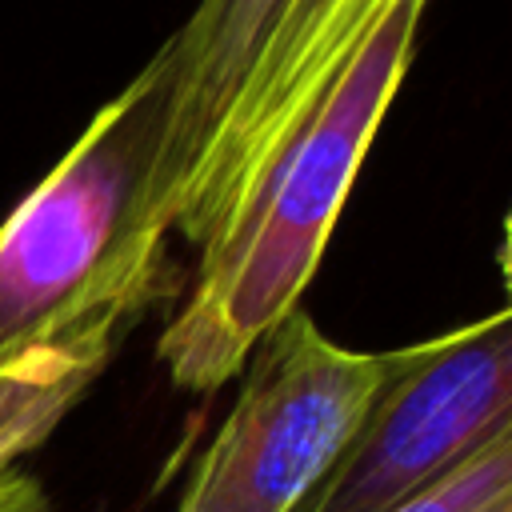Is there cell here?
Here are the masks:
<instances>
[{
	"instance_id": "obj_1",
	"label": "cell",
	"mask_w": 512,
	"mask_h": 512,
	"mask_svg": "<svg viewBox=\"0 0 512 512\" xmlns=\"http://www.w3.org/2000/svg\"><path fill=\"white\" fill-rule=\"evenodd\" d=\"M428 0H392L268 164L228 228L200 248L192 288L156 356L184 392H216L292 312L328 248L340 208L412 64Z\"/></svg>"
},
{
	"instance_id": "obj_2",
	"label": "cell",
	"mask_w": 512,
	"mask_h": 512,
	"mask_svg": "<svg viewBox=\"0 0 512 512\" xmlns=\"http://www.w3.org/2000/svg\"><path fill=\"white\" fill-rule=\"evenodd\" d=\"M160 132L164 64L152 56L0 224V368L84 336H124L176 292L168 236L148 224Z\"/></svg>"
},
{
	"instance_id": "obj_3",
	"label": "cell",
	"mask_w": 512,
	"mask_h": 512,
	"mask_svg": "<svg viewBox=\"0 0 512 512\" xmlns=\"http://www.w3.org/2000/svg\"><path fill=\"white\" fill-rule=\"evenodd\" d=\"M408 348L356 352L292 308L248 356L244 384L176 512H296L332 472Z\"/></svg>"
},
{
	"instance_id": "obj_4",
	"label": "cell",
	"mask_w": 512,
	"mask_h": 512,
	"mask_svg": "<svg viewBox=\"0 0 512 512\" xmlns=\"http://www.w3.org/2000/svg\"><path fill=\"white\" fill-rule=\"evenodd\" d=\"M512 420V308L412 344L296 512H396Z\"/></svg>"
},
{
	"instance_id": "obj_5",
	"label": "cell",
	"mask_w": 512,
	"mask_h": 512,
	"mask_svg": "<svg viewBox=\"0 0 512 512\" xmlns=\"http://www.w3.org/2000/svg\"><path fill=\"white\" fill-rule=\"evenodd\" d=\"M296 0H200L160 44L164 132L148 180V224L172 236L180 200L232 116L244 84L276 40Z\"/></svg>"
},
{
	"instance_id": "obj_6",
	"label": "cell",
	"mask_w": 512,
	"mask_h": 512,
	"mask_svg": "<svg viewBox=\"0 0 512 512\" xmlns=\"http://www.w3.org/2000/svg\"><path fill=\"white\" fill-rule=\"evenodd\" d=\"M120 340L124 336L116 332H100L0 368V480H8L16 464L52 436V428L108 368Z\"/></svg>"
},
{
	"instance_id": "obj_7",
	"label": "cell",
	"mask_w": 512,
	"mask_h": 512,
	"mask_svg": "<svg viewBox=\"0 0 512 512\" xmlns=\"http://www.w3.org/2000/svg\"><path fill=\"white\" fill-rule=\"evenodd\" d=\"M396 512H512V420Z\"/></svg>"
},
{
	"instance_id": "obj_8",
	"label": "cell",
	"mask_w": 512,
	"mask_h": 512,
	"mask_svg": "<svg viewBox=\"0 0 512 512\" xmlns=\"http://www.w3.org/2000/svg\"><path fill=\"white\" fill-rule=\"evenodd\" d=\"M0 512H52V508L44 488L32 476L12 472L8 480H0Z\"/></svg>"
}]
</instances>
